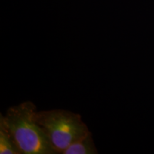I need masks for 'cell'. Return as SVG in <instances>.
<instances>
[{"mask_svg":"<svg viewBox=\"0 0 154 154\" xmlns=\"http://www.w3.org/2000/svg\"><path fill=\"white\" fill-rule=\"evenodd\" d=\"M36 106L26 101L11 106L0 120L7 126L22 154H57L42 127L36 122Z\"/></svg>","mask_w":154,"mask_h":154,"instance_id":"obj_1","label":"cell"},{"mask_svg":"<svg viewBox=\"0 0 154 154\" xmlns=\"http://www.w3.org/2000/svg\"><path fill=\"white\" fill-rule=\"evenodd\" d=\"M36 122L42 127L57 153L90 133L79 113L54 109L36 112Z\"/></svg>","mask_w":154,"mask_h":154,"instance_id":"obj_2","label":"cell"},{"mask_svg":"<svg viewBox=\"0 0 154 154\" xmlns=\"http://www.w3.org/2000/svg\"><path fill=\"white\" fill-rule=\"evenodd\" d=\"M96 149L91 133L76 140L62 152V154H96Z\"/></svg>","mask_w":154,"mask_h":154,"instance_id":"obj_3","label":"cell"},{"mask_svg":"<svg viewBox=\"0 0 154 154\" xmlns=\"http://www.w3.org/2000/svg\"><path fill=\"white\" fill-rule=\"evenodd\" d=\"M0 153L22 154L15 143L12 135L3 121L0 120Z\"/></svg>","mask_w":154,"mask_h":154,"instance_id":"obj_4","label":"cell"}]
</instances>
